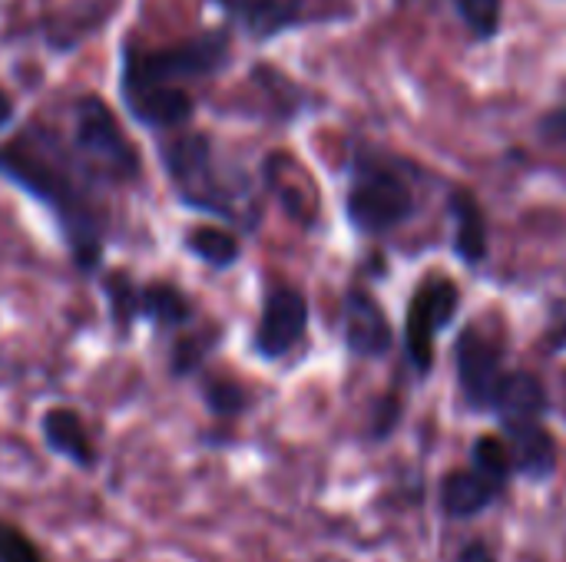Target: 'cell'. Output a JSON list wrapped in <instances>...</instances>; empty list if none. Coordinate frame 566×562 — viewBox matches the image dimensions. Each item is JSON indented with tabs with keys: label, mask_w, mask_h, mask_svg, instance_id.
<instances>
[{
	"label": "cell",
	"mask_w": 566,
	"mask_h": 562,
	"mask_svg": "<svg viewBox=\"0 0 566 562\" xmlns=\"http://www.w3.org/2000/svg\"><path fill=\"white\" fill-rule=\"evenodd\" d=\"M541 132L551 139V142H566V103L551 109L544 119H541Z\"/></svg>",
	"instance_id": "cell-23"
},
{
	"label": "cell",
	"mask_w": 566,
	"mask_h": 562,
	"mask_svg": "<svg viewBox=\"0 0 566 562\" xmlns=\"http://www.w3.org/2000/svg\"><path fill=\"white\" fill-rule=\"evenodd\" d=\"M458 378L471 407L494 411L497 391L507 378L501 364V348L481 331H464L458 341Z\"/></svg>",
	"instance_id": "cell-10"
},
{
	"label": "cell",
	"mask_w": 566,
	"mask_h": 562,
	"mask_svg": "<svg viewBox=\"0 0 566 562\" xmlns=\"http://www.w3.org/2000/svg\"><path fill=\"white\" fill-rule=\"evenodd\" d=\"M0 179L50 212L76 272L93 275L103 265L113 225L109 195L119 189L80 152L63 119H30L7 136L0 142Z\"/></svg>",
	"instance_id": "cell-1"
},
{
	"label": "cell",
	"mask_w": 566,
	"mask_h": 562,
	"mask_svg": "<svg viewBox=\"0 0 566 562\" xmlns=\"http://www.w3.org/2000/svg\"><path fill=\"white\" fill-rule=\"evenodd\" d=\"M232 30L209 26L166 46H139L126 40L119 46V103L126 116L156 132L169 136L189 129L196 116V83H209L232 66Z\"/></svg>",
	"instance_id": "cell-2"
},
{
	"label": "cell",
	"mask_w": 566,
	"mask_h": 562,
	"mask_svg": "<svg viewBox=\"0 0 566 562\" xmlns=\"http://www.w3.org/2000/svg\"><path fill=\"white\" fill-rule=\"evenodd\" d=\"M219 17L222 26L232 30V36H245L249 43H272L282 33L302 30L308 23H318L325 17L312 13V7L305 0H209Z\"/></svg>",
	"instance_id": "cell-7"
},
{
	"label": "cell",
	"mask_w": 566,
	"mask_h": 562,
	"mask_svg": "<svg viewBox=\"0 0 566 562\" xmlns=\"http://www.w3.org/2000/svg\"><path fill=\"white\" fill-rule=\"evenodd\" d=\"M451 215H454V252L468 265H481L488 255V222L484 209L468 189H458L451 195Z\"/></svg>",
	"instance_id": "cell-15"
},
{
	"label": "cell",
	"mask_w": 566,
	"mask_h": 562,
	"mask_svg": "<svg viewBox=\"0 0 566 562\" xmlns=\"http://www.w3.org/2000/svg\"><path fill=\"white\" fill-rule=\"evenodd\" d=\"M0 562H46V560H43V550L36 547V540H33L23 527L0 520Z\"/></svg>",
	"instance_id": "cell-22"
},
{
	"label": "cell",
	"mask_w": 566,
	"mask_h": 562,
	"mask_svg": "<svg viewBox=\"0 0 566 562\" xmlns=\"http://www.w3.org/2000/svg\"><path fill=\"white\" fill-rule=\"evenodd\" d=\"M461 562H494V553H491L484 543H471V547L461 553Z\"/></svg>",
	"instance_id": "cell-25"
},
{
	"label": "cell",
	"mask_w": 566,
	"mask_h": 562,
	"mask_svg": "<svg viewBox=\"0 0 566 562\" xmlns=\"http://www.w3.org/2000/svg\"><path fill=\"white\" fill-rule=\"evenodd\" d=\"M501 494L484 484L474 470H454L448 480H444V490H441V500H444V510L448 517H478L481 510H488Z\"/></svg>",
	"instance_id": "cell-18"
},
{
	"label": "cell",
	"mask_w": 566,
	"mask_h": 562,
	"mask_svg": "<svg viewBox=\"0 0 566 562\" xmlns=\"http://www.w3.org/2000/svg\"><path fill=\"white\" fill-rule=\"evenodd\" d=\"M186 252L202 262L206 268H216V272H229L239 258H242V242L235 235V229L229 225H196L186 232L182 238Z\"/></svg>",
	"instance_id": "cell-16"
},
{
	"label": "cell",
	"mask_w": 566,
	"mask_h": 562,
	"mask_svg": "<svg viewBox=\"0 0 566 562\" xmlns=\"http://www.w3.org/2000/svg\"><path fill=\"white\" fill-rule=\"evenodd\" d=\"M345 344L358 358H381L391 348L388 318L365 288H352L345 295Z\"/></svg>",
	"instance_id": "cell-12"
},
{
	"label": "cell",
	"mask_w": 566,
	"mask_h": 562,
	"mask_svg": "<svg viewBox=\"0 0 566 562\" xmlns=\"http://www.w3.org/2000/svg\"><path fill=\"white\" fill-rule=\"evenodd\" d=\"M156 152L172 195L186 209L219 219L229 229L252 232L259 225V202L249 179L222 156L209 132L179 129L159 136Z\"/></svg>",
	"instance_id": "cell-3"
},
{
	"label": "cell",
	"mask_w": 566,
	"mask_h": 562,
	"mask_svg": "<svg viewBox=\"0 0 566 562\" xmlns=\"http://www.w3.org/2000/svg\"><path fill=\"white\" fill-rule=\"evenodd\" d=\"M471 470H474L484 484H491V487L501 494V490L507 487L511 470H514L507 444H504L501 437H481V441L474 444V454H471Z\"/></svg>",
	"instance_id": "cell-20"
},
{
	"label": "cell",
	"mask_w": 566,
	"mask_h": 562,
	"mask_svg": "<svg viewBox=\"0 0 566 562\" xmlns=\"http://www.w3.org/2000/svg\"><path fill=\"white\" fill-rule=\"evenodd\" d=\"M99 288H103L106 315H109L113 328H119V331H126L139 321H149L163 331L182 335L186 328H192L199 321V311H196V301L189 298V291H182L179 285H172L166 278L139 282L129 272L113 268V272H103Z\"/></svg>",
	"instance_id": "cell-6"
},
{
	"label": "cell",
	"mask_w": 566,
	"mask_h": 562,
	"mask_svg": "<svg viewBox=\"0 0 566 562\" xmlns=\"http://www.w3.org/2000/svg\"><path fill=\"white\" fill-rule=\"evenodd\" d=\"M40 437L53 457L66 460L76 470H93L99 464L96 441H93L86 421L73 407H50L40 417Z\"/></svg>",
	"instance_id": "cell-11"
},
{
	"label": "cell",
	"mask_w": 566,
	"mask_h": 562,
	"mask_svg": "<svg viewBox=\"0 0 566 562\" xmlns=\"http://www.w3.org/2000/svg\"><path fill=\"white\" fill-rule=\"evenodd\" d=\"M216 341H219V328L216 325H202V321H196L192 328L176 335V341L169 348V371H172V378L202 374L209 354L216 351Z\"/></svg>",
	"instance_id": "cell-17"
},
{
	"label": "cell",
	"mask_w": 566,
	"mask_h": 562,
	"mask_svg": "<svg viewBox=\"0 0 566 562\" xmlns=\"http://www.w3.org/2000/svg\"><path fill=\"white\" fill-rule=\"evenodd\" d=\"M13 119H17V103H13V96L0 86V136L13 126Z\"/></svg>",
	"instance_id": "cell-24"
},
{
	"label": "cell",
	"mask_w": 566,
	"mask_h": 562,
	"mask_svg": "<svg viewBox=\"0 0 566 562\" xmlns=\"http://www.w3.org/2000/svg\"><path fill=\"white\" fill-rule=\"evenodd\" d=\"M308 331V301L295 285H272L252 331V351L262 361H282Z\"/></svg>",
	"instance_id": "cell-8"
},
{
	"label": "cell",
	"mask_w": 566,
	"mask_h": 562,
	"mask_svg": "<svg viewBox=\"0 0 566 562\" xmlns=\"http://www.w3.org/2000/svg\"><path fill=\"white\" fill-rule=\"evenodd\" d=\"M454 311H458V285L451 278H431L428 285L418 288V295L408 308L405 341H408V358L421 374L431 368L434 335L441 328H448Z\"/></svg>",
	"instance_id": "cell-9"
},
{
	"label": "cell",
	"mask_w": 566,
	"mask_h": 562,
	"mask_svg": "<svg viewBox=\"0 0 566 562\" xmlns=\"http://www.w3.org/2000/svg\"><path fill=\"white\" fill-rule=\"evenodd\" d=\"M454 17L474 43H494L504 26V0H451Z\"/></svg>",
	"instance_id": "cell-19"
},
{
	"label": "cell",
	"mask_w": 566,
	"mask_h": 562,
	"mask_svg": "<svg viewBox=\"0 0 566 562\" xmlns=\"http://www.w3.org/2000/svg\"><path fill=\"white\" fill-rule=\"evenodd\" d=\"M202 397L212 417L219 421H232L249 407V394L239 381L232 378H219V374H202Z\"/></svg>",
	"instance_id": "cell-21"
},
{
	"label": "cell",
	"mask_w": 566,
	"mask_h": 562,
	"mask_svg": "<svg viewBox=\"0 0 566 562\" xmlns=\"http://www.w3.org/2000/svg\"><path fill=\"white\" fill-rule=\"evenodd\" d=\"M547 411V397L544 388L534 374H507L497 401H494V414L501 417V427L507 424H524V421H544Z\"/></svg>",
	"instance_id": "cell-14"
},
{
	"label": "cell",
	"mask_w": 566,
	"mask_h": 562,
	"mask_svg": "<svg viewBox=\"0 0 566 562\" xmlns=\"http://www.w3.org/2000/svg\"><path fill=\"white\" fill-rule=\"evenodd\" d=\"M63 126L80 152L123 192L143 182V156L119 116L96 93H76L63 109Z\"/></svg>",
	"instance_id": "cell-5"
},
{
	"label": "cell",
	"mask_w": 566,
	"mask_h": 562,
	"mask_svg": "<svg viewBox=\"0 0 566 562\" xmlns=\"http://www.w3.org/2000/svg\"><path fill=\"white\" fill-rule=\"evenodd\" d=\"M418 195L408 166L381 149L358 146L348 162L345 215L361 235H385L415 215Z\"/></svg>",
	"instance_id": "cell-4"
},
{
	"label": "cell",
	"mask_w": 566,
	"mask_h": 562,
	"mask_svg": "<svg viewBox=\"0 0 566 562\" xmlns=\"http://www.w3.org/2000/svg\"><path fill=\"white\" fill-rule=\"evenodd\" d=\"M504 444L511 450V464L531 477V480H547L557 470V447L544 421H524V424H507L504 427Z\"/></svg>",
	"instance_id": "cell-13"
}]
</instances>
